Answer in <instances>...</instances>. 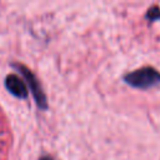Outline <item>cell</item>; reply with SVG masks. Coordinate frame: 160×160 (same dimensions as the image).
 I'll return each instance as SVG.
<instances>
[{"label": "cell", "instance_id": "6da1fadb", "mask_svg": "<svg viewBox=\"0 0 160 160\" xmlns=\"http://www.w3.org/2000/svg\"><path fill=\"white\" fill-rule=\"evenodd\" d=\"M124 80L134 88L149 89L160 82V72H158L154 68H142L128 74Z\"/></svg>", "mask_w": 160, "mask_h": 160}, {"label": "cell", "instance_id": "7a4b0ae2", "mask_svg": "<svg viewBox=\"0 0 160 160\" xmlns=\"http://www.w3.org/2000/svg\"><path fill=\"white\" fill-rule=\"evenodd\" d=\"M18 68H19V70L21 71V74L25 76V80L28 81V84H29V86H30V90L32 91V95H34V98H35V101H36L38 106L41 108V109H46V106H48V105H46V98H45V95H44V92H42V90H41L40 84L38 82L36 78H35V76L30 72V70L26 69L25 66L18 65Z\"/></svg>", "mask_w": 160, "mask_h": 160}, {"label": "cell", "instance_id": "3957f363", "mask_svg": "<svg viewBox=\"0 0 160 160\" xmlns=\"http://www.w3.org/2000/svg\"><path fill=\"white\" fill-rule=\"evenodd\" d=\"M5 86L16 98L24 99V98L28 96V88H26L25 82L20 78H18L15 75H8L6 76V79H5Z\"/></svg>", "mask_w": 160, "mask_h": 160}, {"label": "cell", "instance_id": "277c9868", "mask_svg": "<svg viewBox=\"0 0 160 160\" xmlns=\"http://www.w3.org/2000/svg\"><path fill=\"white\" fill-rule=\"evenodd\" d=\"M146 18L150 19L151 21L155 20V19H159V18H160V10H159L158 8H151V9H149V11H148V14H146Z\"/></svg>", "mask_w": 160, "mask_h": 160}, {"label": "cell", "instance_id": "5b68a950", "mask_svg": "<svg viewBox=\"0 0 160 160\" xmlns=\"http://www.w3.org/2000/svg\"><path fill=\"white\" fill-rule=\"evenodd\" d=\"M40 160H52L51 158H49V156H44V158H41Z\"/></svg>", "mask_w": 160, "mask_h": 160}]
</instances>
